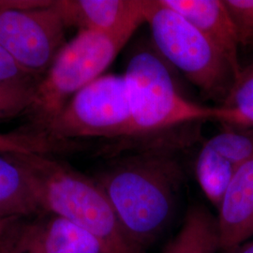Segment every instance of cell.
<instances>
[{
	"label": "cell",
	"mask_w": 253,
	"mask_h": 253,
	"mask_svg": "<svg viewBox=\"0 0 253 253\" xmlns=\"http://www.w3.org/2000/svg\"><path fill=\"white\" fill-rule=\"evenodd\" d=\"M127 238L142 253L172 222L184 182L172 149H144L114 157L94 176Z\"/></svg>",
	"instance_id": "1"
},
{
	"label": "cell",
	"mask_w": 253,
	"mask_h": 253,
	"mask_svg": "<svg viewBox=\"0 0 253 253\" xmlns=\"http://www.w3.org/2000/svg\"><path fill=\"white\" fill-rule=\"evenodd\" d=\"M27 172L44 212L81 227L103 253H142L127 238L107 195L95 180L52 155L7 153Z\"/></svg>",
	"instance_id": "2"
},
{
	"label": "cell",
	"mask_w": 253,
	"mask_h": 253,
	"mask_svg": "<svg viewBox=\"0 0 253 253\" xmlns=\"http://www.w3.org/2000/svg\"><path fill=\"white\" fill-rule=\"evenodd\" d=\"M123 75L131 116L126 143L152 141L186 124L211 119L221 123L225 118L223 107L203 106L181 94L169 63L152 42L136 46Z\"/></svg>",
	"instance_id": "3"
},
{
	"label": "cell",
	"mask_w": 253,
	"mask_h": 253,
	"mask_svg": "<svg viewBox=\"0 0 253 253\" xmlns=\"http://www.w3.org/2000/svg\"><path fill=\"white\" fill-rule=\"evenodd\" d=\"M133 34L78 31L67 42L37 84L26 116L32 132L46 130L73 96L109 68Z\"/></svg>",
	"instance_id": "4"
},
{
	"label": "cell",
	"mask_w": 253,
	"mask_h": 253,
	"mask_svg": "<svg viewBox=\"0 0 253 253\" xmlns=\"http://www.w3.org/2000/svg\"><path fill=\"white\" fill-rule=\"evenodd\" d=\"M144 16L159 54L204 96L221 105L236 79L225 57L196 27L162 0H144Z\"/></svg>",
	"instance_id": "5"
},
{
	"label": "cell",
	"mask_w": 253,
	"mask_h": 253,
	"mask_svg": "<svg viewBox=\"0 0 253 253\" xmlns=\"http://www.w3.org/2000/svg\"><path fill=\"white\" fill-rule=\"evenodd\" d=\"M131 116L124 75L107 73L77 92L54 119L45 134L59 143L103 138L125 142Z\"/></svg>",
	"instance_id": "6"
},
{
	"label": "cell",
	"mask_w": 253,
	"mask_h": 253,
	"mask_svg": "<svg viewBox=\"0 0 253 253\" xmlns=\"http://www.w3.org/2000/svg\"><path fill=\"white\" fill-rule=\"evenodd\" d=\"M47 0H0V48L42 79L65 44L63 22Z\"/></svg>",
	"instance_id": "7"
},
{
	"label": "cell",
	"mask_w": 253,
	"mask_h": 253,
	"mask_svg": "<svg viewBox=\"0 0 253 253\" xmlns=\"http://www.w3.org/2000/svg\"><path fill=\"white\" fill-rule=\"evenodd\" d=\"M64 26L78 31L131 33L145 23L144 0H55Z\"/></svg>",
	"instance_id": "8"
},
{
	"label": "cell",
	"mask_w": 253,
	"mask_h": 253,
	"mask_svg": "<svg viewBox=\"0 0 253 253\" xmlns=\"http://www.w3.org/2000/svg\"><path fill=\"white\" fill-rule=\"evenodd\" d=\"M18 238L23 253H103L88 232L50 212L19 218Z\"/></svg>",
	"instance_id": "9"
},
{
	"label": "cell",
	"mask_w": 253,
	"mask_h": 253,
	"mask_svg": "<svg viewBox=\"0 0 253 253\" xmlns=\"http://www.w3.org/2000/svg\"><path fill=\"white\" fill-rule=\"evenodd\" d=\"M219 251L227 253L253 237V161L239 166L217 208Z\"/></svg>",
	"instance_id": "10"
},
{
	"label": "cell",
	"mask_w": 253,
	"mask_h": 253,
	"mask_svg": "<svg viewBox=\"0 0 253 253\" xmlns=\"http://www.w3.org/2000/svg\"><path fill=\"white\" fill-rule=\"evenodd\" d=\"M169 8L188 20L206 37L231 65L236 76L242 67L240 47L235 25L223 0H162ZM235 79V80H236Z\"/></svg>",
	"instance_id": "11"
},
{
	"label": "cell",
	"mask_w": 253,
	"mask_h": 253,
	"mask_svg": "<svg viewBox=\"0 0 253 253\" xmlns=\"http://www.w3.org/2000/svg\"><path fill=\"white\" fill-rule=\"evenodd\" d=\"M43 212L26 170L8 154L0 152V222Z\"/></svg>",
	"instance_id": "12"
},
{
	"label": "cell",
	"mask_w": 253,
	"mask_h": 253,
	"mask_svg": "<svg viewBox=\"0 0 253 253\" xmlns=\"http://www.w3.org/2000/svg\"><path fill=\"white\" fill-rule=\"evenodd\" d=\"M219 233L217 216L206 206L193 204L188 208L177 234L163 253H217Z\"/></svg>",
	"instance_id": "13"
},
{
	"label": "cell",
	"mask_w": 253,
	"mask_h": 253,
	"mask_svg": "<svg viewBox=\"0 0 253 253\" xmlns=\"http://www.w3.org/2000/svg\"><path fill=\"white\" fill-rule=\"evenodd\" d=\"M237 168L206 143L200 149L195 162L196 178L207 198L216 208H218Z\"/></svg>",
	"instance_id": "14"
},
{
	"label": "cell",
	"mask_w": 253,
	"mask_h": 253,
	"mask_svg": "<svg viewBox=\"0 0 253 253\" xmlns=\"http://www.w3.org/2000/svg\"><path fill=\"white\" fill-rule=\"evenodd\" d=\"M222 125L226 127H253V62L242 68L226 100Z\"/></svg>",
	"instance_id": "15"
},
{
	"label": "cell",
	"mask_w": 253,
	"mask_h": 253,
	"mask_svg": "<svg viewBox=\"0 0 253 253\" xmlns=\"http://www.w3.org/2000/svg\"><path fill=\"white\" fill-rule=\"evenodd\" d=\"M217 153L239 167L253 161V127H226L206 142Z\"/></svg>",
	"instance_id": "16"
},
{
	"label": "cell",
	"mask_w": 253,
	"mask_h": 253,
	"mask_svg": "<svg viewBox=\"0 0 253 253\" xmlns=\"http://www.w3.org/2000/svg\"><path fill=\"white\" fill-rule=\"evenodd\" d=\"M40 80L29 77L0 81V120L26 114Z\"/></svg>",
	"instance_id": "17"
},
{
	"label": "cell",
	"mask_w": 253,
	"mask_h": 253,
	"mask_svg": "<svg viewBox=\"0 0 253 253\" xmlns=\"http://www.w3.org/2000/svg\"><path fill=\"white\" fill-rule=\"evenodd\" d=\"M240 46L253 47V0H223Z\"/></svg>",
	"instance_id": "18"
},
{
	"label": "cell",
	"mask_w": 253,
	"mask_h": 253,
	"mask_svg": "<svg viewBox=\"0 0 253 253\" xmlns=\"http://www.w3.org/2000/svg\"><path fill=\"white\" fill-rule=\"evenodd\" d=\"M29 77L35 76L24 71L9 54L0 48V81L24 79Z\"/></svg>",
	"instance_id": "19"
},
{
	"label": "cell",
	"mask_w": 253,
	"mask_h": 253,
	"mask_svg": "<svg viewBox=\"0 0 253 253\" xmlns=\"http://www.w3.org/2000/svg\"><path fill=\"white\" fill-rule=\"evenodd\" d=\"M0 253H23L19 245L17 228L9 224L0 238Z\"/></svg>",
	"instance_id": "20"
},
{
	"label": "cell",
	"mask_w": 253,
	"mask_h": 253,
	"mask_svg": "<svg viewBox=\"0 0 253 253\" xmlns=\"http://www.w3.org/2000/svg\"><path fill=\"white\" fill-rule=\"evenodd\" d=\"M224 253H253V237L243 244Z\"/></svg>",
	"instance_id": "21"
},
{
	"label": "cell",
	"mask_w": 253,
	"mask_h": 253,
	"mask_svg": "<svg viewBox=\"0 0 253 253\" xmlns=\"http://www.w3.org/2000/svg\"><path fill=\"white\" fill-rule=\"evenodd\" d=\"M9 221V220H8V221H3V222H0V235H1L2 233H3V231H4L5 227H6L7 223H8Z\"/></svg>",
	"instance_id": "22"
},
{
	"label": "cell",
	"mask_w": 253,
	"mask_h": 253,
	"mask_svg": "<svg viewBox=\"0 0 253 253\" xmlns=\"http://www.w3.org/2000/svg\"><path fill=\"white\" fill-rule=\"evenodd\" d=\"M1 235H2V234H1ZM1 235H0V238H1Z\"/></svg>",
	"instance_id": "23"
}]
</instances>
